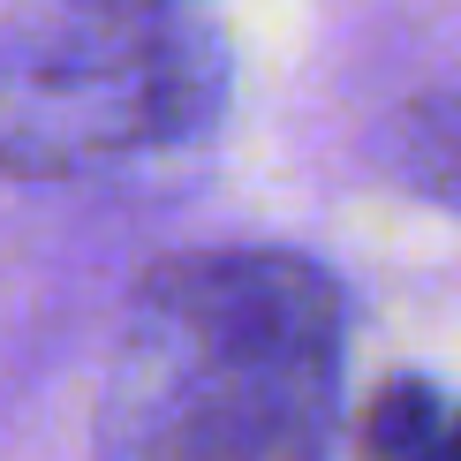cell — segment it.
Listing matches in <instances>:
<instances>
[{
	"label": "cell",
	"instance_id": "6da1fadb",
	"mask_svg": "<svg viewBox=\"0 0 461 461\" xmlns=\"http://www.w3.org/2000/svg\"><path fill=\"white\" fill-rule=\"evenodd\" d=\"M348 295L303 249H182L129 287L91 409L99 461H325Z\"/></svg>",
	"mask_w": 461,
	"mask_h": 461
},
{
	"label": "cell",
	"instance_id": "7a4b0ae2",
	"mask_svg": "<svg viewBox=\"0 0 461 461\" xmlns=\"http://www.w3.org/2000/svg\"><path fill=\"white\" fill-rule=\"evenodd\" d=\"M235 53L212 0H23L0 15V175L106 182L212 144Z\"/></svg>",
	"mask_w": 461,
	"mask_h": 461
},
{
	"label": "cell",
	"instance_id": "3957f363",
	"mask_svg": "<svg viewBox=\"0 0 461 461\" xmlns=\"http://www.w3.org/2000/svg\"><path fill=\"white\" fill-rule=\"evenodd\" d=\"M447 416H454V401L438 393L424 371H393L386 386L363 401V454L371 461H401V454L424 447V438L447 431Z\"/></svg>",
	"mask_w": 461,
	"mask_h": 461
},
{
	"label": "cell",
	"instance_id": "277c9868",
	"mask_svg": "<svg viewBox=\"0 0 461 461\" xmlns=\"http://www.w3.org/2000/svg\"><path fill=\"white\" fill-rule=\"evenodd\" d=\"M386 151L416 189H461V99H447V91L409 99L386 129Z\"/></svg>",
	"mask_w": 461,
	"mask_h": 461
},
{
	"label": "cell",
	"instance_id": "5b68a950",
	"mask_svg": "<svg viewBox=\"0 0 461 461\" xmlns=\"http://www.w3.org/2000/svg\"><path fill=\"white\" fill-rule=\"evenodd\" d=\"M401 461H461V401H454V416H447V431L424 438L416 454H401Z\"/></svg>",
	"mask_w": 461,
	"mask_h": 461
}]
</instances>
